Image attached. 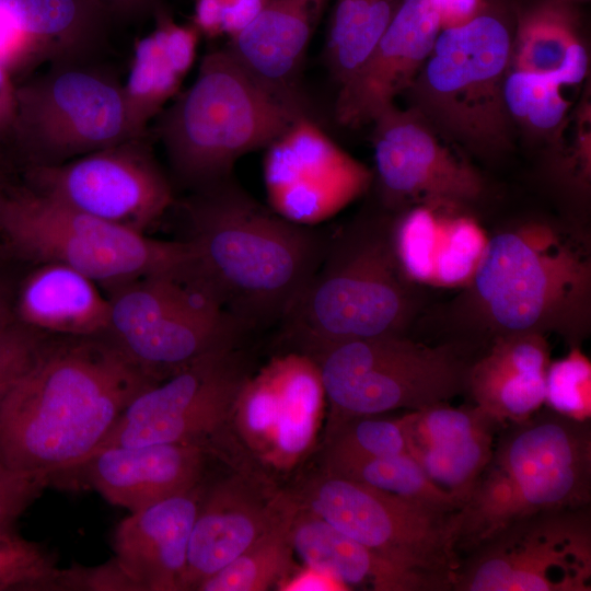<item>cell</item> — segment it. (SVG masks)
<instances>
[{
    "mask_svg": "<svg viewBox=\"0 0 591 591\" xmlns=\"http://www.w3.org/2000/svg\"><path fill=\"white\" fill-rule=\"evenodd\" d=\"M154 383L107 336H50L0 409V461L51 482L74 477Z\"/></svg>",
    "mask_w": 591,
    "mask_h": 591,
    "instance_id": "1",
    "label": "cell"
},
{
    "mask_svg": "<svg viewBox=\"0 0 591 591\" xmlns=\"http://www.w3.org/2000/svg\"><path fill=\"white\" fill-rule=\"evenodd\" d=\"M192 274L245 331L280 324L318 267L329 235L285 219L234 176L182 200Z\"/></svg>",
    "mask_w": 591,
    "mask_h": 591,
    "instance_id": "2",
    "label": "cell"
},
{
    "mask_svg": "<svg viewBox=\"0 0 591 591\" xmlns=\"http://www.w3.org/2000/svg\"><path fill=\"white\" fill-rule=\"evenodd\" d=\"M172 101L151 132L174 185L188 193L232 177L240 158L266 149L306 117L265 89L227 46L205 54L192 85Z\"/></svg>",
    "mask_w": 591,
    "mask_h": 591,
    "instance_id": "3",
    "label": "cell"
},
{
    "mask_svg": "<svg viewBox=\"0 0 591 591\" xmlns=\"http://www.w3.org/2000/svg\"><path fill=\"white\" fill-rule=\"evenodd\" d=\"M590 501V420L540 409L498 432L488 464L453 514L457 553L468 554L523 518Z\"/></svg>",
    "mask_w": 591,
    "mask_h": 591,
    "instance_id": "4",
    "label": "cell"
},
{
    "mask_svg": "<svg viewBox=\"0 0 591 591\" xmlns=\"http://www.w3.org/2000/svg\"><path fill=\"white\" fill-rule=\"evenodd\" d=\"M410 281L394 254L391 227L358 222L331 236L322 260L281 321L294 350L404 334L414 311Z\"/></svg>",
    "mask_w": 591,
    "mask_h": 591,
    "instance_id": "5",
    "label": "cell"
},
{
    "mask_svg": "<svg viewBox=\"0 0 591 591\" xmlns=\"http://www.w3.org/2000/svg\"><path fill=\"white\" fill-rule=\"evenodd\" d=\"M515 8L487 0L467 24L440 31L413 85L412 106L438 131L479 154L510 144L503 100L511 69Z\"/></svg>",
    "mask_w": 591,
    "mask_h": 591,
    "instance_id": "6",
    "label": "cell"
},
{
    "mask_svg": "<svg viewBox=\"0 0 591 591\" xmlns=\"http://www.w3.org/2000/svg\"><path fill=\"white\" fill-rule=\"evenodd\" d=\"M590 282L587 255L551 227L531 223L488 239L468 287L494 337L558 332L577 339Z\"/></svg>",
    "mask_w": 591,
    "mask_h": 591,
    "instance_id": "7",
    "label": "cell"
},
{
    "mask_svg": "<svg viewBox=\"0 0 591 591\" xmlns=\"http://www.w3.org/2000/svg\"><path fill=\"white\" fill-rule=\"evenodd\" d=\"M0 232L22 256L65 264L112 290L149 275L187 271L193 258L184 240L149 237L28 187L0 199Z\"/></svg>",
    "mask_w": 591,
    "mask_h": 591,
    "instance_id": "8",
    "label": "cell"
},
{
    "mask_svg": "<svg viewBox=\"0 0 591 591\" xmlns=\"http://www.w3.org/2000/svg\"><path fill=\"white\" fill-rule=\"evenodd\" d=\"M309 356L329 405L325 436L354 417L419 410L465 394L472 361L454 346L404 334L345 341Z\"/></svg>",
    "mask_w": 591,
    "mask_h": 591,
    "instance_id": "9",
    "label": "cell"
},
{
    "mask_svg": "<svg viewBox=\"0 0 591 591\" xmlns=\"http://www.w3.org/2000/svg\"><path fill=\"white\" fill-rule=\"evenodd\" d=\"M129 138L123 82L97 60L49 65L16 89L9 140L26 167L61 164Z\"/></svg>",
    "mask_w": 591,
    "mask_h": 591,
    "instance_id": "10",
    "label": "cell"
},
{
    "mask_svg": "<svg viewBox=\"0 0 591 591\" xmlns=\"http://www.w3.org/2000/svg\"><path fill=\"white\" fill-rule=\"evenodd\" d=\"M297 498L376 555L428 579L437 591L451 590L452 573L462 559L455 511L325 473Z\"/></svg>",
    "mask_w": 591,
    "mask_h": 591,
    "instance_id": "11",
    "label": "cell"
},
{
    "mask_svg": "<svg viewBox=\"0 0 591 591\" xmlns=\"http://www.w3.org/2000/svg\"><path fill=\"white\" fill-rule=\"evenodd\" d=\"M455 591H590V506L540 512L483 542L451 577Z\"/></svg>",
    "mask_w": 591,
    "mask_h": 591,
    "instance_id": "12",
    "label": "cell"
},
{
    "mask_svg": "<svg viewBox=\"0 0 591 591\" xmlns=\"http://www.w3.org/2000/svg\"><path fill=\"white\" fill-rule=\"evenodd\" d=\"M147 138H129L57 165L26 167L27 187L69 208L144 232L175 204L174 183Z\"/></svg>",
    "mask_w": 591,
    "mask_h": 591,
    "instance_id": "13",
    "label": "cell"
},
{
    "mask_svg": "<svg viewBox=\"0 0 591 591\" xmlns=\"http://www.w3.org/2000/svg\"><path fill=\"white\" fill-rule=\"evenodd\" d=\"M248 374L236 347L200 357L140 392L94 453L109 447L155 443L207 447L229 425Z\"/></svg>",
    "mask_w": 591,
    "mask_h": 591,
    "instance_id": "14",
    "label": "cell"
},
{
    "mask_svg": "<svg viewBox=\"0 0 591 591\" xmlns=\"http://www.w3.org/2000/svg\"><path fill=\"white\" fill-rule=\"evenodd\" d=\"M325 404L315 360L290 350L271 358L257 373L248 374L230 421L262 465L287 474L313 450Z\"/></svg>",
    "mask_w": 591,
    "mask_h": 591,
    "instance_id": "15",
    "label": "cell"
},
{
    "mask_svg": "<svg viewBox=\"0 0 591 591\" xmlns=\"http://www.w3.org/2000/svg\"><path fill=\"white\" fill-rule=\"evenodd\" d=\"M371 124L373 181L386 209L407 202L456 208L480 196L479 173L441 140L415 107L393 104Z\"/></svg>",
    "mask_w": 591,
    "mask_h": 591,
    "instance_id": "16",
    "label": "cell"
},
{
    "mask_svg": "<svg viewBox=\"0 0 591 591\" xmlns=\"http://www.w3.org/2000/svg\"><path fill=\"white\" fill-rule=\"evenodd\" d=\"M263 172L269 207L310 227L338 213L373 183V171L308 117L296 120L266 148Z\"/></svg>",
    "mask_w": 591,
    "mask_h": 591,
    "instance_id": "17",
    "label": "cell"
},
{
    "mask_svg": "<svg viewBox=\"0 0 591 591\" xmlns=\"http://www.w3.org/2000/svg\"><path fill=\"white\" fill-rule=\"evenodd\" d=\"M441 31L426 0H404L357 71L339 86L336 120L349 128L371 124L407 92Z\"/></svg>",
    "mask_w": 591,
    "mask_h": 591,
    "instance_id": "18",
    "label": "cell"
},
{
    "mask_svg": "<svg viewBox=\"0 0 591 591\" xmlns=\"http://www.w3.org/2000/svg\"><path fill=\"white\" fill-rule=\"evenodd\" d=\"M204 495L201 485L123 519L106 568L114 590L179 591L188 543Z\"/></svg>",
    "mask_w": 591,
    "mask_h": 591,
    "instance_id": "19",
    "label": "cell"
},
{
    "mask_svg": "<svg viewBox=\"0 0 591 591\" xmlns=\"http://www.w3.org/2000/svg\"><path fill=\"white\" fill-rule=\"evenodd\" d=\"M291 495L268 493L242 473L204 491L179 591L197 586L245 552L280 515Z\"/></svg>",
    "mask_w": 591,
    "mask_h": 591,
    "instance_id": "20",
    "label": "cell"
},
{
    "mask_svg": "<svg viewBox=\"0 0 591 591\" xmlns=\"http://www.w3.org/2000/svg\"><path fill=\"white\" fill-rule=\"evenodd\" d=\"M333 0H269L227 48L279 101L318 120L303 88L308 49ZM320 121V120H318Z\"/></svg>",
    "mask_w": 591,
    "mask_h": 591,
    "instance_id": "21",
    "label": "cell"
},
{
    "mask_svg": "<svg viewBox=\"0 0 591 591\" xmlns=\"http://www.w3.org/2000/svg\"><path fill=\"white\" fill-rule=\"evenodd\" d=\"M407 453L461 507L488 464L505 424L472 405L438 403L405 413Z\"/></svg>",
    "mask_w": 591,
    "mask_h": 591,
    "instance_id": "22",
    "label": "cell"
},
{
    "mask_svg": "<svg viewBox=\"0 0 591 591\" xmlns=\"http://www.w3.org/2000/svg\"><path fill=\"white\" fill-rule=\"evenodd\" d=\"M207 449L155 443L102 449L78 470L107 502L135 512L200 485Z\"/></svg>",
    "mask_w": 591,
    "mask_h": 591,
    "instance_id": "23",
    "label": "cell"
},
{
    "mask_svg": "<svg viewBox=\"0 0 591 591\" xmlns=\"http://www.w3.org/2000/svg\"><path fill=\"white\" fill-rule=\"evenodd\" d=\"M549 345L541 333L496 336L471 361L466 392L472 403L502 424L530 418L544 405Z\"/></svg>",
    "mask_w": 591,
    "mask_h": 591,
    "instance_id": "24",
    "label": "cell"
},
{
    "mask_svg": "<svg viewBox=\"0 0 591 591\" xmlns=\"http://www.w3.org/2000/svg\"><path fill=\"white\" fill-rule=\"evenodd\" d=\"M14 317L49 336H106L111 303L97 283L65 264L39 263L22 281Z\"/></svg>",
    "mask_w": 591,
    "mask_h": 591,
    "instance_id": "25",
    "label": "cell"
},
{
    "mask_svg": "<svg viewBox=\"0 0 591 591\" xmlns=\"http://www.w3.org/2000/svg\"><path fill=\"white\" fill-rule=\"evenodd\" d=\"M33 62L97 60L111 21L91 0H0Z\"/></svg>",
    "mask_w": 591,
    "mask_h": 591,
    "instance_id": "26",
    "label": "cell"
},
{
    "mask_svg": "<svg viewBox=\"0 0 591 591\" xmlns=\"http://www.w3.org/2000/svg\"><path fill=\"white\" fill-rule=\"evenodd\" d=\"M291 540L304 565L329 573L347 587L368 584L376 591H437L428 579L376 555L300 501Z\"/></svg>",
    "mask_w": 591,
    "mask_h": 591,
    "instance_id": "27",
    "label": "cell"
},
{
    "mask_svg": "<svg viewBox=\"0 0 591 591\" xmlns=\"http://www.w3.org/2000/svg\"><path fill=\"white\" fill-rule=\"evenodd\" d=\"M569 0H531L515 8L511 69L547 74L564 86L583 81L589 55Z\"/></svg>",
    "mask_w": 591,
    "mask_h": 591,
    "instance_id": "28",
    "label": "cell"
},
{
    "mask_svg": "<svg viewBox=\"0 0 591 591\" xmlns=\"http://www.w3.org/2000/svg\"><path fill=\"white\" fill-rule=\"evenodd\" d=\"M187 71L170 54L163 31L154 28L134 46L132 59L123 92L129 135H148L149 126L179 92Z\"/></svg>",
    "mask_w": 591,
    "mask_h": 591,
    "instance_id": "29",
    "label": "cell"
},
{
    "mask_svg": "<svg viewBox=\"0 0 591 591\" xmlns=\"http://www.w3.org/2000/svg\"><path fill=\"white\" fill-rule=\"evenodd\" d=\"M324 59L340 86L362 65L404 0H333Z\"/></svg>",
    "mask_w": 591,
    "mask_h": 591,
    "instance_id": "30",
    "label": "cell"
},
{
    "mask_svg": "<svg viewBox=\"0 0 591 591\" xmlns=\"http://www.w3.org/2000/svg\"><path fill=\"white\" fill-rule=\"evenodd\" d=\"M299 508L296 496L270 528L225 567L202 580L198 591H264L294 569L291 526Z\"/></svg>",
    "mask_w": 591,
    "mask_h": 591,
    "instance_id": "31",
    "label": "cell"
},
{
    "mask_svg": "<svg viewBox=\"0 0 591 591\" xmlns=\"http://www.w3.org/2000/svg\"><path fill=\"white\" fill-rule=\"evenodd\" d=\"M86 590V569L62 568L56 555L14 531L0 535V591Z\"/></svg>",
    "mask_w": 591,
    "mask_h": 591,
    "instance_id": "32",
    "label": "cell"
},
{
    "mask_svg": "<svg viewBox=\"0 0 591 591\" xmlns=\"http://www.w3.org/2000/svg\"><path fill=\"white\" fill-rule=\"evenodd\" d=\"M401 497L418 500L445 511L461 508L457 499L424 472L408 453L345 463L324 472Z\"/></svg>",
    "mask_w": 591,
    "mask_h": 591,
    "instance_id": "33",
    "label": "cell"
},
{
    "mask_svg": "<svg viewBox=\"0 0 591 591\" xmlns=\"http://www.w3.org/2000/svg\"><path fill=\"white\" fill-rule=\"evenodd\" d=\"M554 77L510 69L503 100L513 124L540 136H555L567 118L570 102Z\"/></svg>",
    "mask_w": 591,
    "mask_h": 591,
    "instance_id": "34",
    "label": "cell"
},
{
    "mask_svg": "<svg viewBox=\"0 0 591 591\" xmlns=\"http://www.w3.org/2000/svg\"><path fill=\"white\" fill-rule=\"evenodd\" d=\"M401 453H407L405 414L354 417L325 436V470Z\"/></svg>",
    "mask_w": 591,
    "mask_h": 591,
    "instance_id": "35",
    "label": "cell"
},
{
    "mask_svg": "<svg viewBox=\"0 0 591 591\" xmlns=\"http://www.w3.org/2000/svg\"><path fill=\"white\" fill-rule=\"evenodd\" d=\"M444 209L432 267L431 286L468 287L485 252L488 236L472 217Z\"/></svg>",
    "mask_w": 591,
    "mask_h": 591,
    "instance_id": "36",
    "label": "cell"
},
{
    "mask_svg": "<svg viewBox=\"0 0 591 591\" xmlns=\"http://www.w3.org/2000/svg\"><path fill=\"white\" fill-rule=\"evenodd\" d=\"M544 405L578 421L591 418V362L579 346L549 362L545 378Z\"/></svg>",
    "mask_w": 591,
    "mask_h": 591,
    "instance_id": "37",
    "label": "cell"
},
{
    "mask_svg": "<svg viewBox=\"0 0 591 591\" xmlns=\"http://www.w3.org/2000/svg\"><path fill=\"white\" fill-rule=\"evenodd\" d=\"M49 337L16 320L0 328V409Z\"/></svg>",
    "mask_w": 591,
    "mask_h": 591,
    "instance_id": "38",
    "label": "cell"
},
{
    "mask_svg": "<svg viewBox=\"0 0 591 591\" xmlns=\"http://www.w3.org/2000/svg\"><path fill=\"white\" fill-rule=\"evenodd\" d=\"M50 483L48 476L19 472L0 461V535L14 531L19 518Z\"/></svg>",
    "mask_w": 591,
    "mask_h": 591,
    "instance_id": "39",
    "label": "cell"
},
{
    "mask_svg": "<svg viewBox=\"0 0 591 591\" xmlns=\"http://www.w3.org/2000/svg\"><path fill=\"white\" fill-rule=\"evenodd\" d=\"M442 30L463 26L478 16L487 0H426Z\"/></svg>",
    "mask_w": 591,
    "mask_h": 591,
    "instance_id": "40",
    "label": "cell"
},
{
    "mask_svg": "<svg viewBox=\"0 0 591 591\" xmlns=\"http://www.w3.org/2000/svg\"><path fill=\"white\" fill-rule=\"evenodd\" d=\"M280 591H347L345 583L320 569L304 565L294 569L278 586Z\"/></svg>",
    "mask_w": 591,
    "mask_h": 591,
    "instance_id": "41",
    "label": "cell"
},
{
    "mask_svg": "<svg viewBox=\"0 0 591 591\" xmlns=\"http://www.w3.org/2000/svg\"><path fill=\"white\" fill-rule=\"evenodd\" d=\"M111 22L135 23L153 16L165 0H91Z\"/></svg>",
    "mask_w": 591,
    "mask_h": 591,
    "instance_id": "42",
    "label": "cell"
},
{
    "mask_svg": "<svg viewBox=\"0 0 591 591\" xmlns=\"http://www.w3.org/2000/svg\"><path fill=\"white\" fill-rule=\"evenodd\" d=\"M222 34L229 38L244 31L263 11L269 0H222Z\"/></svg>",
    "mask_w": 591,
    "mask_h": 591,
    "instance_id": "43",
    "label": "cell"
},
{
    "mask_svg": "<svg viewBox=\"0 0 591 591\" xmlns=\"http://www.w3.org/2000/svg\"><path fill=\"white\" fill-rule=\"evenodd\" d=\"M222 18V0H196L193 24L200 35L209 38L221 35Z\"/></svg>",
    "mask_w": 591,
    "mask_h": 591,
    "instance_id": "44",
    "label": "cell"
},
{
    "mask_svg": "<svg viewBox=\"0 0 591 591\" xmlns=\"http://www.w3.org/2000/svg\"><path fill=\"white\" fill-rule=\"evenodd\" d=\"M16 109V89L0 61V140H9Z\"/></svg>",
    "mask_w": 591,
    "mask_h": 591,
    "instance_id": "45",
    "label": "cell"
},
{
    "mask_svg": "<svg viewBox=\"0 0 591 591\" xmlns=\"http://www.w3.org/2000/svg\"><path fill=\"white\" fill-rule=\"evenodd\" d=\"M15 320L12 297L7 285L0 279V328Z\"/></svg>",
    "mask_w": 591,
    "mask_h": 591,
    "instance_id": "46",
    "label": "cell"
},
{
    "mask_svg": "<svg viewBox=\"0 0 591 591\" xmlns=\"http://www.w3.org/2000/svg\"><path fill=\"white\" fill-rule=\"evenodd\" d=\"M7 190H8V187L5 183L4 167H3V163L0 160V199L7 193Z\"/></svg>",
    "mask_w": 591,
    "mask_h": 591,
    "instance_id": "47",
    "label": "cell"
}]
</instances>
